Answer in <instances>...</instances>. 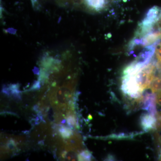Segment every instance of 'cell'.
I'll return each mask as SVG.
<instances>
[{
  "mask_svg": "<svg viewBox=\"0 0 161 161\" xmlns=\"http://www.w3.org/2000/svg\"><path fill=\"white\" fill-rule=\"evenodd\" d=\"M142 109L146 110L149 114L156 116L157 113L156 105V95L154 93H146L143 96Z\"/></svg>",
  "mask_w": 161,
  "mask_h": 161,
  "instance_id": "obj_1",
  "label": "cell"
},
{
  "mask_svg": "<svg viewBox=\"0 0 161 161\" xmlns=\"http://www.w3.org/2000/svg\"><path fill=\"white\" fill-rule=\"evenodd\" d=\"M157 118L148 113H143L140 117V124L143 130L145 132L157 130Z\"/></svg>",
  "mask_w": 161,
  "mask_h": 161,
  "instance_id": "obj_2",
  "label": "cell"
},
{
  "mask_svg": "<svg viewBox=\"0 0 161 161\" xmlns=\"http://www.w3.org/2000/svg\"><path fill=\"white\" fill-rule=\"evenodd\" d=\"M150 88L153 93H158L161 91V73L158 76L154 77L150 84Z\"/></svg>",
  "mask_w": 161,
  "mask_h": 161,
  "instance_id": "obj_3",
  "label": "cell"
},
{
  "mask_svg": "<svg viewBox=\"0 0 161 161\" xmlns=\"http://www.w3.org/2000/svg\"><path fill=\"white\" fill-rule=\"evenodd\" d=\"M136 134H133V133L131 134H127L125 133H118V134H112V135L109 136L108 138L117 140L125 139H129L133 138Z\"/></svg>",
  "mask_w": 161,
  "mask_h": 161,
  "instance_id": "obj_4",
  "label": "cell"
},
{
  "mask_svg": "<svg viewBox=\"0 0 161 161\" xmlns=\"http://www.w3.org/2000/svg\"><path fill=\"white\" fill-rule=\"evenodd\" d=\"M78 160L90 161L92 159V154L88 150L82 151L78 156Z\"/></svg>",
  "mask_w": 161,
  "mask_h": 161,
  "instance_id": "obj_5",
  "label": "cell"
},
{
  "mask_svg": "<svg viewBox=\"0 0 161 161\" xmlns=\"http://www.w3.org/2000/svg\"><path fill=\"white\" fill-rule=\"evenodd\" d=\"M60 134L64 138H69L72 134L71 131L68 128H61L60 129Z\"/></svg>",
  "mask_w": 161,
  "mask_h": 161,
  "instance_id": "obj_6",
  "label": "cell"
},
{
  "mask_svg": "<svg viewBox=\"0 0 161 161\" xmlns=\"http://www.w3.org/2000/svg\"><path fill=\"white\" fill-rule=\"evenodd\" d=\"M67 123L70 125H75L76 124V119L74 116H69L67 119Z\"/></svg>",
  "mask_w": 161,
  "mask_h": 161,
  "instance_id": "obj_7",
  "label": "cell"
},
{
  "mask_svg": "<svg viewBox=\"0 0 161 161\" xmlns=\"http://www.w3.org/2000/svg\"><path fill=\"white\" fill-rule=\"evenodd\" d=\"M16 30L12 28H9L6 30V32L8 33L11 34H15L16 33Z\"/></svg>",
  "mask_w": 161,
  "mask_h": 161,
  "instance_id": "obj_8",
  "label": "cell"
},
{
  "mask_svg": "<svg viewBox=\"0 0 161 161\" xmlns=\"http://www.w3.org/2000/svg\"><path fill=\"white\" fill-rule=\"evenodd\" d=\"M115 158L114 157V156H113V155H111V154H110L108 156V157L106 158L107 161H113L115 160Z\"/></svg>",
  "mask_w": 161,
  "mask_h": 161,
  "instance_id": "obj_9",
  "label": "cell"
},
{
  "mask_svg": "<svg viewBox=\"0 0 161 161\" xmlns=\"http://www.w3.org/2000/svg\"><path fill=\"white\" fill-rule=\"evenodd\" d=\"M34 73V74H36V75H38L39 73V70L38 69V68L36 67L34 68V69L33 70Z\"/></svg>",
  "mask_w": 161,
  "mask_h": 161,
  "instance_id": "obj_10",
  "label": "cell"
},
{
  "mask_svg": "<svg viewBox=\"0 0 161 161\" xmlns=\"http://www.w3.org/2000/svg\"><path fill=\"white\" fill-rule=\"evenodd\" d=\"M159 159L160 160H161V150L160 151V153Z\"/></svg>",
  "mask_w": 161,
  "mask_h": 161,
  "instance_id": "obj_11",
  "label": "cell"
},
{
  "mask_svg": "<svg viewBox=\"0 0 161 161\" xmlns=\"http://www.w3.org/2000/svg\"><path fill=\"white\" fill-rule=\"evenodd\" d=\"M160 18L161 19V11L160 12Z\"/></svg>",
  "mask_w": 161,
  "mask_h": 161,
  "instance_id": "obj_12",
  "label": "cell"
}]
</instances>
